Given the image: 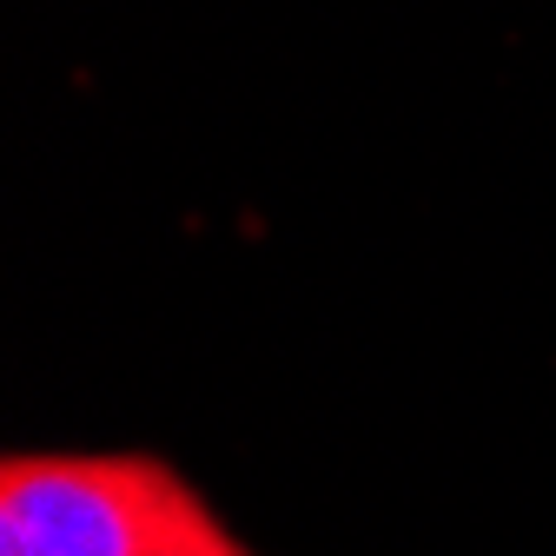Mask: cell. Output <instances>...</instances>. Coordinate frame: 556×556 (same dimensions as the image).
I'll use <instances>...</instances> for the list:
<instances>
[{"instance_id":"6da1fadb","label":"cell","mask_w":556,"mask_h":556,"mask_svg":"<svg viewBox=\"0 0 556 556\" xmlns=\"http://www.w3.org/2000/svg\"><path fill=\"white\" fill-rule=\"evenodd\" d=\"M0 556H252L205 491L153 451H14Z\"/></svg>"}]
</instances>
